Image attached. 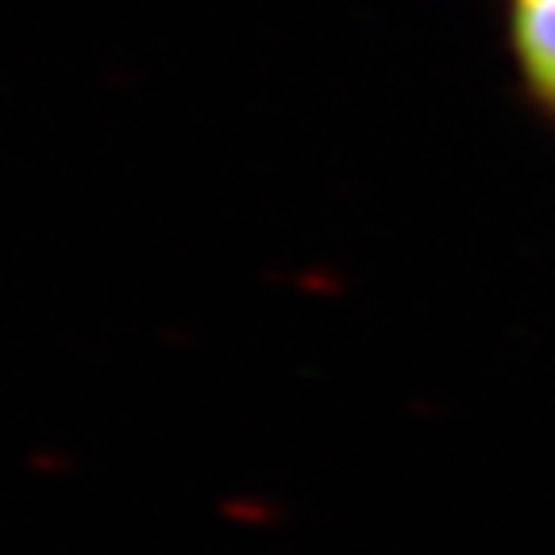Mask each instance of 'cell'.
<instances>
[{
    "mask_svg": "<svg viewBox=\"0 0 555 555\" xmlns=\"http://www.w3.org/2000/svg\"><path fill=\"white\" fill-rule=\"evenodd\" d=\"M509 31L525 86L555 116V0H509Z\"/></svg>",
    "mask_w": 555,
    "mask_h": 555,
    "instance_id": "6da1fadb",
    "label": "cell"
}]
</instances>
